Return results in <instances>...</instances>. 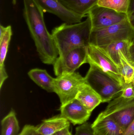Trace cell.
Listing matches in <instances>:
<instances>
[{
    "instance_id": "9c48e42d",
    "label": "cell",
    "mask_w": 134,
    "mask_h": 135,
    "mask_svg": "<svg viewBox=\"0 0 134 135\" xmlns=\"http://www.w3.org/2000/svg\"><path fill=\"white\" fill-rule=\"evenodd\" d=\"M87 17H89L91 21L92 31L108 27L127 19L126 13L118 12L98 5L90 10Z\"/></svg>"
},
{
    "instance_id": "44dd1931",
    "label": "cell",
    "mask_w": 134,
    "mask_h": 135,
    "mask_svg": "<svg viewBox=\"0 0 134 135\" xmlns=\"http://www.w3.org/2000/svg\"><path fill=\"white\" fill-rule=\"evenodd\" d=\"M130 0H99L97 5L126 14Z\"/></svg>"
},
{
    "instance_id": "5b68a950",
    "label": "cell",
    "mask_w": 134,
    "mask_h": 135,
    "mask_svg": "<svg viewBox=\"0 0 134 135\" xmlns=\"http://www.w3.org/2000/svg\"><path fill=\"white\" fill-rule=\"evenodd\" d=\"M85 78L78 72L57 76L54 79V93L63 105L76 99L81 86L85 83Z\"/></svg>"
},
{
    "instance_id": "7c38bea8",
    "label": "cell",
    "mask_w": 134,
    "mask_h": 135,
    "mask_svg": "<svg viewBox=\"0 0 134 135\" xmlns=\"http://www.w3.org/2000/svg\"><path fill=\"white\" fill-rule=\"evenodd\" d=\"M92 128L96 135H122L124 133L114 120L101 113L92 123Z\"/></svg>"
},
{
    "instance_id": "3957f363",
    "label": "cell",
    "mask_w": 134,
    "mask_h": 135,
    "mask_svg": "<svg viewBox=\"0 0 134 135\" xmlns=\"http://www.w3.org/2000/svg\"><path fill=\"white\" fill-rule=\"evenodd\" d=\"M89 65L90 67L84 77L85 81L99 94L102 103L109 102L121 95L123 86L98 66Z\"/></svg>"
},
{
    "instance_id": "277c9868",
    "label": "cell",
    "mask_w": 134,
    "mask_h": 135,
    "mask_svg": "<svg viewBox=\"0 0 134 135\" xmlns=\"http://www.w3.org/2000/svg\"><path fill=\"white\" fill-rule=\"evenodd\" d=\"M134 28L127 19L100 30L92 31L90 44L101 47L121 40L133 41Z\"/></svg>"
},
{
    "instance_id": "e0dca14e",
    "label": "cell",
    "mask_w": 134,
    "mask_h": 135,
    "mask_svg": "<svg viewBox=\"0 0 134 135\" xmlns=\"http://www.w3.org/2000/svg\"><path fill=\"white\" fill-rule=\"evenodd\" d=\"M30 78L39 86L49 93L54 92L55 78L50 76L45 70L35 68L28 73Z\"/></svg>"
},
{
    "instance_id": "603a6c76",
    "label": "cell",
    "mask_w": 134,
    "mask_h": 135,
    "mask_svg": "<svg viewBox=\"0 0 134 135\" xmlns=\"http://www.w3.org/2000/svg\"><path fill=\"white\" fill-rule=\"evenodd\" d=\"M120 97L127 100L134 99V81L124 85L122 92Z\"/></svg>"
},
{
    "instance_id": "7a4b0ae2",
    "label": "cell",
    "mask_w": 134,
    "mask_h": 135,
    "mask_svg": "<svg viewBox=\"0 0 134 135\" xmlns=\"http://www.w3.org/2000/svg\"><path fill=\"white\" fill-rule=\"evenodd\" d=\"M87 17L83 22L74 24L65 23L53 29L51 34L59 56L73 48L89 46L92 25L90 19Z\"/></svg>"
},
{
    "instance_id": "52a82bcc",
    "label": "cell",
    "mask_w": 134,
    "mask_h": 135,
    "mask_svg": "<svg viewBox=\"0 0 134 135\" xmlns=\"http://www.w3.org/2000/svg\"><path fill=\"white\" fill-rule=\"evenodd\" d=\"M87 47H76L60 55L53 64L57 76L75 72L82 65L87 63Z\"/></svg>"
},
{
    "instance_id": "f1b7e54d",
    "label": "cell",
    "mask_w": 134,
    "mask_h": 135,
    "mask_svg": "<svg viewBox=\"0 0 134 135\" xmlns=\"http://www.w3.org/2000/svg\"><path fill=\"white\" fill-rule=\"evenodd\" d=\"M60 132H57V133H56V134H54L52 135H60Z\"/></svg>"
},
{
    "instance_id": "4316f807",
    "label": "cell",
    "mask_w": 134,
    "mask_h": 135,
    "mask_svg": "<svg viewBox=\"0 0 134 135\" xmlns=\"http://www.w3.org/2000/svg\"><path fill=\"white\" fill-rule=\"evenodd\" d=\"M130 62L134 66V43L131 45L130 50Z\"/></svg>"
},
{
    "instance_id": "8992f818",
    "label": "cell",
    "mask_w": 134,
    "mask_h": 135,
    "mask_svg": "<svg viewBox=\"0 0 134 135\" xmlns=\"http://www.w3.org/2000/svg\"><path fill=\"white\" fill-rule=\"evenodd\" d=\"M109 103L101 113L114 120L124 133L134 120V99L127 100L119 96Z\"/></svg>"
},
{
    "instance_id": "4fadbf2b",
    "label": "cell",
    "mask_w": 134,
    "mask_h": 135,
    "mask_svg": "<svg viewBox=\"0 0 134 135\" xmlns=\"http://www.w3.org/2000/svg\"><path fill=\"white\" fill-rule=\"evenodd\" d=\"M70 126L67 120L59 115L42 120L40 125L36 127V131L41 135H52Z\"/></svg>"
},
{
    "instance_id": "2e32d148",
    "label": "cell",
    "mask_w": 134,
    "mask_h": 135,
    "mask_svg": "<svg viewBox=\"0 0 134 135\" xmlns=\"http://www.w3.org/2000/svg\"><path fill=\"white\" fill-rule=\"evenodd\" d=\"M68 9L73 12L87 17L89 13L95 6L99 0H59Z\"/></svg>"
},
{
    "instance_id": "ba28073f",
    "label": "cell",
    "mask_w": 134,
    "mask_h": 135,
    "mask_svg": "<svg viewBox=\"0 0 134 135\" xmlns=\"http://www.w3.org/2000/svg\"><path fill=\"white\" fill-rule=\"evenodd\" d=\"M87 48V63L100 68L124 87L125 83L118 67L103 49L90 44Z\"/></svg>"
},
{
    "instance_id": "d4e9b609",
    "label": "cell",
    "mask_w": 134,
    "mask_h": 135,
    "mask_svg": "<svg viewBox=\"0 0 134 135\" xmlns=\"http://www.w3.org/2000/svg\"><path fill=\"white\" fill-rule=\"evenodd\" d=\"M19 135H41L36 131V127L26 124L23 128Z\"/></svg>"
},
{
    "instance_id": "ac0fdd59",
    "label": "cell",
    "mask_w": 134,
    "mask_h": 135,
    "mask_svg": "<svg viewBox=\"0 0 134 135\" xmlns=\"http://www.w3.org/2000/svg\"><path fill=\"white\" fill-rule=\"evenodd\" d=\"M1 135H19V126L15 112L12 109L1 122Z\"/></svg>"
},
{
    "instance_id": "cb8c5ba5",
    "label": "cell",
    "mask_w": 134,
    "mask_h": 135,
    "mask_svg": "<svg viewBox=\"0 0 134 135\" xmlns=\"http://www.w3.org/2000/svg\"><path fill=\"white\" fill-rule=\"evenodd\" d=\"M126 15L127 20L134 28V0H130Z\"/></svg>"
},
{
    "instance_id": "5bb4252c",
    "label": "cell",
    "mask_w": 134,
    "mask_h": 135,
    "mask_svg": "<svg viewBox=\"0 0 134 135\" xmlns=\"http://www.w3.org/2000/svg\"><path fill=\"white\" fill-rule=\"evenodd\" d=\"M132 44V42L129 40H121L100 47L110 57L119 68L120 65L119 56L120 53L123 54L130 62V50Z\"/></svg>"
},
{
    "instance_id": "d6986e66",
    "label": "cell",
    "mask_w": 134,
    "mask_h": 135,
    "mask_svg": "<svg viewBox=\"0 0 134 135\" xmlns=\"http://www.w3.org/2000/svg\"><path fill=\"white\" fill-rule=\"evenodd\" d=\"M120 65L119 71L122 76L125 85L134 81V66L131 64L123 54H119Z\"/></svg>"
},
{
    "instance_id": "8fae6325",
    "label": "cell",
    "mask_w": 134,
    "mask_h": 135,
    "mask_svg": "<svg viewBox=\"0 0 134 135\" xmlns=\"http://www.w3.org/2000/svg\"><path fill=\"white\" fill-rule=\"evenodd\" d=\"M60 116L73 125H81L86 122L90 117L89 112L77 99H74L60 108Z\"/></svg>"
},
{
    "instance_id": "f546056e",
    "label": "cell",
    "mask_w": 134,
    "mask_h": 135,
    "mask_svg": "<svg viewBox=\"0 0 134 135\" xmlns=\"http://www.w3.org/2000/svg\"><path fill=\"white\" fill-rule=\"evenodd\" d=\"M134 38H133V41H132V44H134Z\"/></svg>"
},
{
    "instance_id": "83f0119b",
    "label": "cell",
    "mask_w": 134,
    "mask_h": 135,
    "mask_svg": "<svg viewBox=\"0 0 134 135\" xmlns=\"http://www.w3.org/2000/svg\"><path fill=\"white\" fill-rule=\"evenodd\" d=\"M70 127H67L60 132V135H72L69 131Z\"/></svg>"
},
{
    "instance_id": "7402d4cb",
    "label": "cell",
    "mask_w": 134,
    "mask_h": 135,
    "mask_svg": "<svg viewBox=\"0 0 134 135\" xmlns=\"http://www.w3.org/2000/svg\"><path fill=\"white\" fill-rule=\"evenodd\" d=\"M74 135H96L92 128V124L86 122L76 128Z\"/></svg>"
},
{
    "instance_id": "30bf717a",
    "label": "cell",
    "mask_w": 134,
    "mask_h": 135,
    "mask_svg": "<svg viewBox=\"0 0 134 135\" xmlns=\"http://www.w3.org/2000/svg\"><path fill=\"white\" fill-rule=\"evenodd\" d=\"M44 12H48L58 17L65 23L74 24L82 22L83 18L70 11L59 0H35Z\"/></svg>"
},
{
    "instance_id": "6da1fadb",
    "label": "cell",
    "mask_w": 134,
    "mask_h": 135,
    "mask_svg": "<svg viewBox=\"0 0 134 135\" xmlns=\"http://www.w3.org/2000/svg\"><path fill=\"white\" fill-rule=\"evenodd\" d=\"M24 18L33 38L42 62L53 65L58 55V50L52 34L48 31L44 11L35 0H23Z\"/></svg>"
},
{
    "instance_id": "ffe728a7",
    "label": "cell",
    "mask_w": 134,
    "mask_h": 135,
    "mask_svg": "<svg viewBox=\"0 0 134 135\" xmlns=\"http://www.w3.org/2000/svg\"><path fill=\"white\" fill-rule=\"evenodd\" d=\"M12 35V27L9 25L7 27V30L3 38L0 40V71H6L5 68L4 61Z\"/></svg>"
},
{
    "instance_id": "9a60e30c",
    "label": "cell",
    "mask_w": 134,
    "mask_h": 135,
    "mask_svg": "<svg viewBox=\"0 0 134 135\" xmlns=\"http://www.w3.org/2000/svg\"><path fill=\"white\" fill-rule=\"evenodd\" d=\"M76 98L91 113L102 103L99 94L86 83L80 87Z\"/></svg>"
},
{
    "instance_id": "484cf974",
    "label": "cell",
    "mask_w": 134,
    "mask_h": 135,
    "mask_svg": "<svg viewBox=\"0 0 134 135\" xmlns=\"http://www.w3.org/2000/svg\"><path fill=\"white\" fill-rule=\"evenodd\" d=\"M122 135H134V120Z\"/></svg>"
}]
</instances>
